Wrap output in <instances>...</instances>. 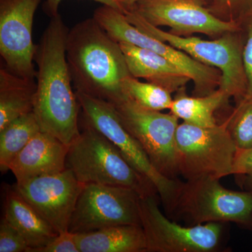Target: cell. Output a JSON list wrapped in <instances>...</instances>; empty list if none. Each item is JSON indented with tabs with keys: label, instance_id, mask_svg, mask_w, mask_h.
Masks as SVG:
<instances>
[{
	"label": "cell",
	"instance_id": "cell-15",
	"mask_svg": "<svg viewBox=\"0 0 252 252\" xmlns=\"http://www.w3.org/2000/svg\"><path fill=\"white\" fill-rule=\"evenodd\" d=\"M69 146L49 132L36 134L10 164L16 182L59 173L66 169Z\"/></svg>",
	"mask_w": 252,
	"mask_h": 252
},
{
	"label": "cell",
	"instance_id": "cell-11",
	"mask_svg": "<svg viewBox=\"0 0 252 252\" xmlns=\"http://www.w3.org/2000/svg\"><path fill=\"white\" fill-rule=\"evenodd\" d=\"M140 216L147 252H212L220 245L221 223L178 224L160 211L157 195L140 198Z\"/></svg>",
	"mask_w": 252,
	"mask_h": 252
},
{
	"label": "cell",
	"instance_id": "cell-16",
	"mask_svg": "<svg viewBox=\"0 0 252 252\" xmlns=\"http://www.w3.org/2000/svg\"><path fill=\"white\" fill-rule=\"evenodd\" d=\"M119 44L132 77L143 78L171 94L183 89L190 80L185 73L160 54L124 41Z\"/></svg>",
	"mask_w": 252,
	"mask_h": 252
},
{
	"label": "cell",
	"instance_id": "cell-13",
	"mask_svg": "<svg viewBox=\"0 0 252 252\" xmlns=\"http://www.w3.org/2000/svg\"><path fill=\"white\" fill-rule=\"evenodd\" d=\"M14 187L59 233L69 230L76 204L84 188L72 170L16 182Z\"/></svg>",
	"mask_w": 252,
	"mask_h": 252
},
{
	"label": "cell",
	"instance_id": "cell-2",
	"mask_svg": "<svg viewBox=\"0 0 252 252\" xmlns=\"http://www.w3.org/2000/svg\"><path fill=\"white\" fill-rule=\"evenodd\" d=\"M66 56L75 91L112 104L126 99L123 82L131 74L125 57L94 17L69 30Z\"/></svg>",
	"mask_w": 252,
	"mask_h": 252
},
{
	"label": "cell",
	"instance_id": "cell-14",
	"mask_svg": "<svg viewBox=\"0 0 252 252\" xmlns=\"http://www.w3.org/2000/svg\"><path fill=\"white\" fill-rule=\"evenodd\" d=\"M128 9L134 10L151 24L167 26L179 34L216 35L238 30L234 21L217 18L198 0H140Z\"/></svg>",
	"mask_w": 252,
	"mask_h": 252
},
{
	"label": "cell",
	"instance_id": "cell-29",
	"mask_svg": "<svg viewBox=\"0 0 252 252\" xmlns=\"http://www.w3.org/2000/svg\"><path fill=\"white\" fill-rule=\"evenodd\" d=\"M220 5L240 11L244 18L252 13V0H217Z\"/></svg>",
	"mask_w": 252,
	"mask_h": 252
},
{
	"label": "cell",
	"instance_id": "cell-7",
	"mask_svg": "<svg viewBox=\"0 0 252 252\" xmlns=\"http://www.w3.org/2000/svg\"><path fill=\"white\" fill-rule=\"evenodd\" d=\"M220 180L184 182L174 211L185 215L191 225L233 222L252 229V194L229 190Z\"/></svg>",
	"mask_w": 252,
	"mask_h": 252
},
{
	"label": "cell",
	"instance_id": "cell-27",
	"mask_svg": "<svg viewBox=\"0 0 252 252\" xmlns=\"http://www.w3.org/2000/svg\"><path fill=\"white\" fill-rule=\"evenodd\" d=\"M250 173H252V148L238 149L233 175H244Z\"/></svg>",
	"mask_w": 252,
	"mask_h": 252
},
{
	"label": "cell",
	"instance_id": "cell-1",
	"mask_svg": "<svg viewBox=\"0 0 252 252\" xmlns=\"http://www.w3.org/2000/svg\"><path fill=\"white\" fill-rule=\"evenodd\" d=\"M69 29L61 15L51 18L36 45L37 64L34 112L41 130L69 146L80 134V104L73 90L66 56Z\"/></svg>",
	"mask_w": 252,
	"mask_h": 252
},
{
	"label": "cell",
	"instance_id": "cell-12",
	"mask_svg": "<svg viewBox=\"0 0 252 252\" xmlns=\"http://www.w3.org/2000/svg\"><path fill=\"white\" fill-rule=\"evenodd\" d=\"M41 0H0V54L11 72L35 79L34 14Z\"/></svg>",
	"mask_w": 252,
	"mask_h": 252
},
{
	"label": "cell",
	"instance_id": "cell-4",
	"mask_svg": "<svg viewBox=\"0 0 252 252\" xmlns=\"http://www.w3.org/2000/svg\"><path fill=\"white\" fill-rule=\"evenodd\" d=\"M125 15L127 21L140 31L184 51L199 62L219 69L221 74L220 89L229 97L233 96L243 99L245 97L248 81L243 65V48L236 38L224 36L208 41L195 36L185 37L160 30L134 10H127Z\"/></svg>",
	"mask_w": 252,
	"mask_h": 252
},
{
	"label": "cell",
	"instance_id": "cell-25",
	"mask_svg": "<svg viewBox=\"0 0 252 252\" xmlns=\"http://www.w3.org/2000/svg\"><path fill=\"white\" fill-rule=\"evenodd\" d=\"M32 252H80L78 247L77 234L69 230L59 233L45 246Z\"/></svg>",
	"mask_w": 252,
	"mask_h": 252
},
{
	"label": "cell",
	"instance_id": "cell-17",
	"mask_svg": "<svg viewBox=\"0 0 252 252\" xmlns=\"http://www.w3.org/2000/svg\"><path fill=\"white\" fill-rule=\"evenodd\" d=\"M3 216L23 235L32 252L49 244L59 234L49 222L15 189L5 185Z\"/></svg>",
	"mask_w": 252,
	"mask_h": 252
},
{
	"label": "cell",
	"instance_id": "cell-3",
	"mask_svg": "<svg viewBox=\"0 0 252 252\" xmlns=\"http://www.w3.org/2000/svg\"><path fill=\"white\" fill-rule=\"evenodd\" d=\"M82 130L69 146L66 168L72 170L81 183L126 187L142 198L157 195L154 184L126 160L112 141L90 126Z\"/></svg>",
	"mask_w": 252,
	"mask_h": 252
},
{
	"label": "cell",
	"instance_id": "cell-10",
	"mask_svg": "<svg viewBox=\"0 0 252 252\" xmlns=\"http://www.w3.org/2000/svg\"><path fill=\"white\" fill-rule=\"evenodd\" d=\"M94 19L117 42L124 41L151 50L168 60L193 81L198 96L214 92L220 86V71L190 57L184 51L140 31L131 24L122 11L102 5L94 11Z\"/></svg>",
	"mask_w": 252,
	"mask_h": 252
},
{
	"label": "cell",
	"instance_id": "cell-6",
	"mask_svg": "<svg viewBox=\"0 0 252 252\" xmlns=\"http://www.w3.org/2000/svg\"><path fill=\"white\" fill-rule=\"evenodd\" d=\"M75 92L81 109L79 125L94 127L112 141L126 160L154 184L165 210L174 212L184 182L167 178L158 171L138 141L123 126L112 103Z\"/></svg>",
	"mask_w": 252,
	"mask_h": 252
},
{
	"label": "cell",
	"instance_id": "cell-8",
	"mask_svg": "<svg viewBox=\"0 0 252 252\" xmlns=\"http://www.w3.org/2000/svg\"><path fill=\"white\" fill-rule=\"evenodd\" d=\"M113 105L123 126L138 141L154 167L167 178L177 180L178 118L172 113L143 108L127 98Z\"/></svg>",
	"mask_w": 252,
	"mask_h": 252
},
{
	"label": "cell",
	"instance_id": "cell-18",
	"mask_svg": "<svg viewBox=\"0 0 252 252\" xmlns=\"http://www.w3.org/2000/svg\"><path fill=\"white\" fill-rule=\"evenodd\" d=\"M80 252H147L140 225H119L77 234Z\"/></svg>",
	"mask_w": 252,
	"mask_h": 252
},
{
	"label": "cell",
	"instance_id": "cell-31",
	"mask_svg": "<svg viewBox=\"0 0 252 252\" xmlns=\"http://www.w3.org/2000/svg\"><path fill=\"white\" fill-rule=\"evenodd\" d=\"M140 0H119V3L124 6L126 10L130 9L134 4H135L137 1Z\"/></svg>",
	"mask_w": 252,
	"mask_h": 252
},
{
	"label": "cell",
	"instance_id": "cell-19",
	"mask_svg": "<svg viewBox=\"0 0 252 252\" xmlns=\"http://www.w3.org/2000/svg\"><path fill=\"white\" fill-rule=\"evenodd\" d=\"M35 79L17 75L6 65L0 69V130L15 119L34 112Z\"/></svg>",
	"mask_w": 252,
	"mask_h": 252
},
{
	"label": "cell",
	"instance_id": "cell-20",
	"mask_svg": "<svg viewBox=\"0 0 252 252\" xmlns=\"http://www.w3.org/2000/svg\"><path fill=\"white\" fill-rule=\"evenodd\" d=\"M182 90L173 99L170 112L184 122L191 125L205 127L217 126L215 112L226 102L229 96L220 89L207 95L198 97H189Z\"/></svg>",
	"mask_w": 252,
	"mask_h": 252
},
{
	"label": "cell",
	"instance_id": "cell-22",
	"mask_svg": "<svg viewBox=\"0 0 252 252\" xmlns=\"http://www.w3.org/2000/svg\"><path fill=\"white\" fill-rule=\"evenodd\" d=\"M123 91L126 98L143 108L159 112L171 108V93L153 83L141 82L130 75L123 82Z\"/></svg>",
	"mask_w": 252,
	"mask_h": 252
},
{
	"label": "cell",
	"instance_id": "cell-21",
	"mask_svg": "<svg viewBox=\"0 0 252 252\" xmlns=\"http://www.w3.org/2000/svg\"><path fill=\"white\" fill-rule=\"evenodd\" d=\"M40 131L34 112L18 117L0 130V170L2 173L9 171L16 156Z\"/></svg>",
	"mask_w": 252,
	"mask_h": 252
},
{
	"label": "cell",
	"instance_id": "cell-24",
	"mask_svg": "<svg viewBox=\"0 0 252 252\" xmlns=\"http://www.w3.org/2000/svg\"><path fill=\"white\" fill-rule=\"evenodd\" d=\"M23 235L4 216L0 222V252H28Z\"/></svg>",
	"mask_w": 252,
	"mask_h": 252
},
{
	"label": "cell",
	"instance_id": "cell-23",
	"mask_svg": "<svg viewBox=\"0 0 252 252\" xmlns=\"http://www.w3.org/2000/svg\"><path fill=\"white\" fill-rule=\"evenodd\" d=\"M226 122L237 149L252 148V98L244 97Z\"/></svg>",
	"mask_w": 252,
	"mask_h": 252
},
{
	"label": "cell",
	"instance_id": "cell-28",
	"mask_svg": "<svg viewBox=\"0 0 252 252\" xmlns=\"http://www.w3.org/2000/svg\"><path fill=\"white\" fill-rule=\"evenodd\" d=\"M62 1L63 0H45L44 3V10L46 14L51 18L58 16L59 14L60 4H61ZM93 1L101 3L102 5L111 6V7L114 8V9L122 11L124 14L127 11L119 3V0H93Z\"/></svg>",
	"mask_w": 252,
	"mask_h": 252
},
{
	"label": "cell",
	"instance_id": "cell-9",
	"mask_svg": "<svg viewBox=\"0 0 252 252\" xmlns=\"http://www.w3.org/2000/svg\"><path fill=\"white\" fill-rule=\"evenodd\" d=\"M141 198L126 187L86 184L76 204L69 231L81 234L115 225H141Z\"/></svg>",
	"mask_w": 252,
	"mask_h": 252
},
{
	"label": "cell",
	"instance_id": "cell-5",
	"mask_svg": "<svg viewBox=\"0 0 252 252\" xmlns=\"http://www.w3.org/2000/svg\"><path fill=\"white\" fill-rule=\"evenodd\" d=\"M177 168L187 181L233 175L236 146L227 122L205 127L184 122L176 132Z\"/></svg>",
	"mask_w": 252,
	"mask_h": 252
},
{
	"label": "cell",
	"instance_id": "cell-30",
	"mask_svg": "<svg viewBox=\"0 0 252 252\" xmlns=\"http://www.w3.org/2000/svg\"><path fill=\"white\" fill-rule=\"evenodd\" d=\"M238 176L243 177V182L245 187H246L247 190L252 194V173Z\"/></svg>",
	"mask_w": 252,
	"mask_h": 252
},
{
	"label": "cell",
	"instance_id": "cell-26",
	"mask_svg": "<svg viewBox=\"0 0 252 252\" xmlns=\"http://www.w3.org/2000/svg\"><path fill=\"white\" fill-rule=\"evenodd\" d=\"M245 19L247 24V36L243 48V61L248 81V89L245 97L252 98V13L245 17Z\"/></svg>",
	"mask_w": 252,
	"mask_h": 252
}]
</instances>
